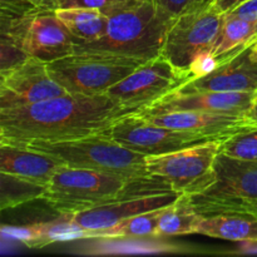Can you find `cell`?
<instances>
[{"mask_svg":"<svg viewBox=\"0 0 257 257\" xmlns=\"http://www.w3.org/2000/svg\"><path fill=\"white\" fill-rule=\"evenodd\" d=\"M137 113L105 94L67 93L35 104L0 110V143L62 141L99 133L124 115Z\"/></svg>","mask_w":257,"mask_h":257,"instance_id":"1","label":"cell"},{"mask_svg":"<svg viewBox=\"0 0 257 257\" xmlns=\"http://www.w3.org/2000/svg\"><path fill=\"white\" fill-rule=\"evenodd\" d=\"M175 19L155 0H143L108 18L107 30L99 39L74 40V52L107 53L147 62L162 54L166 37Z\"/></svg>","mask_w":257,"mask_h":257,"instance_id":"2","label":"cell"},{"mask_svg":"<svg viewBox=\"0 0 257 257\" xmlns=\"http://www.w3.org/2000/svg\"><path fill=\"white\" fill-rule=\"evenodd\" d=\"M24 147L43 152L74 168L99 171L130 181L153 177L146 155L130 150L103 132L62 141H33Z\"/></svg>","mask_w":257,"mask_h":257,"instance_id":"3","label":"cell"},{"mask_svg":"<svg viewBox=\"0 0 257 257\" xmlns=\"http://www.w3.org/2000/svg\"><path fill=\"white\" fill-rule=\"evenodd\" d=\"M130 182L110 173L63 165L48 183L42 200L60 215H73L127 198Z\"/></svg>","mask_w":257,"mask_h":257,"instance_id":"4","label":"cell"},{"mask_svg":"<svg viewBox=\"0 0 257 257\" xmlns=\"http://www.w3.org/2000/svg\"><path fill=\"white\" fill-rule=\"evenodd\" d=\"M148 62V60H147ZM146 60L107 53L74 52L48 63L52 77L70 94H105Z\"/></svg>","mask_w":257,"mask_h":257,"instance_id":"5","label":"cell"},{"mask_svg":"<svg viewBox=\"0 0 257 257\" xmlns=\"http://www.w3.org/2000/svg\"><path fill=\"white\" fill-rule=\"evenodd\" d=\"M221 141H210L163 155L146 156V167L153 177L165 181L180 195L205 192L215 181V161Z\"/></svg>","mask_w":257,"mask_h":257,"instance_id":"6","label":"cell"},{"mask_svg":"<svg viewBox=\"0 0 257 257\" xmlns=\"http://www.w3.org/2000/svg\"><path fill=\"white\" fill-rule=\"evenodd\" d=\"M223 17L212 4L198 5L182 13L171 25L162 57L187 72L191 62L205 52H213L220 38Z\"/></svg>","mask_w":257,"mask_h":257,"instance_id":"7","label":"cell"},{"mask_svg":"<svg viewBox=\"0 0 257 257\" xmlns=\"http://www.w3.org/2000/svg\"><path fill=\"white\" fill-rule=\"evenodd\" d=\"M191 79L190 73L178 69L160 55L140 65L127 78L108 89L105 95L128 109L140 112Z\"/></svg>","mask_w":257,"mask_h":257,"instance_id":"8","label":"cell"},{"mask_svg":"<svg viewBox=\"0 0 257 257\" xmlns=\"http://www.w3.org/2000/svg\"><path fill=\"white\" fill-rule=\"evenodd\" d=\"M103 133L124 147L146 156L163 155L210 141H218L202 133L155 124L138 113L119 118Z\"/></svg>","mask_w":257,"mask_h":257,"instance_id":"9","label":"cell"},{"mask_svg":"<svg viewBox=\"0 0 257 257\" xmlns=\"http://www.w3.org/2000/svg\"><path fill=\"white\" fill-rule=\"evenodd\" d=\"M67 93L52 77L48 63L34 57L28 55L17 64L2 69L0 110L27 107Z\"/></svg>","mask_w":257,"mask_h":257,"instance_id":"10","label":"cell"},{"mask_svg":"<svg viewBox=\"0 0 257 257\" xmlns=\"http://www.w3.org/2000/svg\"><path fill=\"white\" fill-rule=\"evenodd\" d=\"M257 98V92H178L173 90L157 102L141 109L140 114L155 115L180 110L247 114Z\"/></svg>","mask_w":257,"mask_h":257,"instance_id":"11","label":"cell"},{"mask_svg":"<svg viewBox=\"0 0 257 257\" xmlns=\"http://www.w3.org/2000/svg\"><path fill=\"white\" fill-rule=\"evenodd\" d=\"M142 117L162 127L202 133L218 141H223L236 133L255 127V123L247 117V114L233 113L180 110Z\"/></svg>","mask_w":257,"mask_h":257,"instance_id":"12","label":"cell"},{"mask_svg":"<svg viewBox=\"0 0 257 257\" xmlns=\"http://www.w3.org/2000/svg\"><path fill=\"white\" fill-rule=\"evenodd\" d=\"M22 49L29 57L52 63L74 53V38L54 10L40 12L25 29Z\"/></svg>","mask_w":257,"mask_h":257,"instance_id":"13","label":"cell"},{"mask_svg":"<svg viewBox=\"0 0 257 257\" xmlns=\"http://www.w3.org/2000/svg\"><path fill=\"white\" fill-rule=\"evenodd\" d=\"M252 47V45H251ZM251 47L223 60L216 70L187 82L178 92H257V62L251 57Z\"/></svg>","mask_w":257,"mask_h":257,"instance_id":"14","label":"cell"},{"mask_svg":"<svg viewBox=\"0 0 257 257\" xmlns=\"http://www.w3.org/2000/svg\"><path fill=\"white\" fill-rule=\"evenodd\" d=\"M215 181L200 196L217 200H257V161L218 153Z\"/></svg>","mask_w":257,"mask_h":257,"instance_id":"15","label":"cell"},{"mask_svg":"<svg viewBox=\"0 0 257 257\" xmlns=\"http://www.w3.org/2000/svg\"><path fill=\"white\" fill-rule=\"evenodd\" d=\"M180 196V193L166 192L143 196V197L123 198V200L113 201L105 205L73 213L72 216L75 222L79 223L85 230H102L132 216L167 207L171 203L175 202Z\"/></svg>","mask_w":257,"mask_h":257,"instance_id":"16","label":"cell"},{"mask_svg":"<svg viewBox=\"0 0 257 257\" xmlns=\"http://www.w3.org/2000/svg\"><path fill=\"white\" fill-rule=\"evenodd\" d=\"M63 166L57 158L24 146L0 143V173L45 186Z\"/></svg>","mask_w":257,"mask_h":257,"instance_id":"17","label":"cell"},{"mask_svg":"<svg viewBox=\"0 0 257 257\" xmlns=\"http://www.w3.org/2000/svg\"><path fill=\"white\" fill-rule=\"evenodd\" d=\"M196 233L236 242L255 241L257 240V216L241 213L201 215Z\"/></svg>","mask_w":257,"mask_h":257,"instance_id":"18","label":"cell"},{"mask_svg":"<svg viewBox=\"0 0 257 257\" xmlns=\"http://www.w3.org/2000/svg\"><path fill=\"white\" fill-rule=\"evenodd\" d=\"M200 218L201 215L192 205L190 196L181 195L158 213L156 238L196 233Z\"/></svg>","mask_w":257,"mask_h":257,"instance_id":"19","label":"cell"},{"mask_svg":"<svg viewBox=\"0 0 257 257\" xmlns=\"http://www.w3.org/2000/svg\"><path fill=\"white\" fill-rule=\"evenodd\" d=\"M55 15L67 27L75 42H94L107 30L108 18L97 9L90 8H58Z\"/></svg>","mask_w":257,"mask_h":257,"instance_id":"20","label":"cell"},{"mask_svg":"<svg viewBox=\"0 0 257 257\" xmlns=\"http://www.w3.org/2000/svg\"><path fill=\"white\" fill-rule=\"evenodd\" d=\"M257 42V22L240 19L230 14L223 17V25L213 54L221 62L235 57Z\"/></svg>","mask_w":257,"mask_h":257,"instance_id":"21","label":"cell"},{"mask_svg":"<svg viewBox=\"0 0 257 257\" xmlns=\"http://www.w3.org/2000/svg\"><path fill=\"white\" fill-rule=\"evenodd\" d=\"M162 210V208H161ZM161 210L151 211V212L141 213L132 216L125 220L119 221L110 227L102 230L88 231V238L95 240H123V238H156V228H157V217Z\"/></svg>","mask_w":257,"mask_h":257,"instance_id":"22","label":"cell"},{"mask_svg":"<svg viewBox=\"0 0 257 257\" xmlns=\"http://www.w3.org/2000/svg\"><path fill=\"white\" fill-rule=\"evenodd\" d=\"M0 186H2V196H0L2 210L17 207L35 198H42L47 188L45 186L13 177L5 173H0Z\"/></svg>","mask_w":257,"mask_h":257,"instance_id":"23","label":"cell"},{"mask_svg":"<svg viewBox=\"0 0 257 257\" xmlns=\"http://www.w3.org/2000/svg\"><path fill=\"white\" fill-rule=\"evenodd\" d=\"M42 235V248L54 242L88 238V231L75 222L72 215H60L57 220L39 222Z\"/></svg>","mask_w":257,"mask_h":257,"instance_id":"24","label":"cell"},{"mask_svg":"<svg viewBox=\"0 0 257 257\" xmlns=\"http://www.w3.org/2000/svg\"><path fill=\"white\" fill-rule=\"evenodd\" d=\"M220 152L240 160L257 161V125L221 141Z\"/></svg>","mask_w":257,"mask_h":257,"instance_id":"25","label":"cell"},{"mask_svg":"<svg viewBox=\"0 0 257 257\" xmlns=\"http://www.w3.org/2000/svg\"><path fill=\"white\" fill-rule=\"evenodd\" d=\"M58 8H90L97 9L107 17H113L125 9L135 7L138 0H57ZM57 8V9H58Z\"/></svg>","mask_w":257,"mask_h":257,"instance_id":"26","label":"cell"},{"mask_svg":"<svg viewBox=\"0 0 257 257\" xmlns=\"http://www.w3.org/2000/svg\"><path fill=\"white\" fill-rule=\"evenodd\" d=\"M2 236L9 240L19 241L30 248H42V235L39 223L28 226H2Z\"/></svg>","mask_w":257,"mask_h":257,"instance_id":"27","label":"cell"},{"mask_svg":"<svg viewBox=\"0 0 257 257\" xmlns=\"http://www.w3.org/2000/svg\"><path fill=\"white\" fill-rule=\"evenodd\" d=\"M221 59L218 57H216L212 52H205L201 53L200 55L195 58V59L191 62L190 67H188L187 72L190 73L191 78L193 79H197V78L205 77V75L210 74L213 70H216L218 68V65L221 64Z\"/></svg>","mask_w":257,"mask_h":257,"instance_id":"28","label":"cell"},{"mask_svg":"<svg viewBox=\"0 0 257 257\" xmlns=\"http://www.w3.org/2000/svg\"><path fill=\"white\" fill-rule=\"evenodd\" d=\"M171 17L177 18L182 13L201 5V0H155Z\"/></svg>","mask_w":257,"mask_h":257,"instance_id":"29","label":"cell"},{"mask_svg":"<svg viewBox=\"0 0 257 257\" xmlns=\"http://www.w3.org/2000/svg\"><path fill=\"white\" fill-rule=\"evenodd\" d=\"M226 14L248 20V22H257V0H245Z\"/></svg>","mask_w":257,"mask_h":257,"instance_id":"30","label":"cell"},{"mask_svg":"<svg viewBox=\"0 0 257 257\" xmlns=\"http://www.w3.org/2000/svg\"><path fill=\"white\" fill-rule=\"evenodd\" d=\"M245 0H213L211 4L213 5L217 12H220L221 14H226V13L231 12L232 9H235L238 4H241Z\"/></svg>","mask_w":257,"mask_h":257,"instance_id":"31","label":"cell"},{"mask_svg":"<svg viewBox=\"0 0 257 257\" xmlns=\"http://www.w3.org/2000/svg\"><path fill=\"white\" fill-rule=\"evenodd\" d=\"M247 117L250 118V119L252 120L253 123H255L257 120V98L255 99V102H253V104L251 105L250 109H248Z\"/></svg>","mask_w":257,"mask_h":257,"instance_id":"32","label":"cell"},{"mask_svg":"<svg viewBox=\"0 0 257 257\" xmlns=\"http://www.w3.org/2000/svg\"><path fill=\"white\" fill-rule=\"evenodd\" d=\"M251 57H252L253 60L257 62V42L251 47Z\"/></svg>","mask_w":257,"mask_h":257,"instance_id":"33","label":"cell"},{"mask_svg":"<svg viewBox=\"0 0 257 257\" xmlns=\"http://www.w3.org/2000/svg\"><path fill=\"white\" fill-rule=\"evenodd\" d=\"M213 0H201V5H208V4H211Z\"/></svg>","mask_w":257,"mask_h":257,"instance_id":"34","label":"cell"},{"mask_svg":"<svg viewBox=\"0 0 257 257\" xmlns=\"http://www.w3.org/2000/svg\"><path fill=\"white\" fill-rule=\"evenodd\" d=\"M255 125H257V120H256V122H255Z\"/></svg>","mask_w":257,"mask_h":257,"instance_id":"35","label":"cell"},{"mask_svg":"<svg viewBox=\"0 0 257 257\" xmlns=\"http://www.w3.org/2000/svg\"><path fill=\"white\" fill-rule=\"evenodd\" d=\"M138 2H143V0H138Z\"/></svg>","mask_w":257,"mask_h":257,"instance_id":"36","label":"cell"},{"mask_svg":"<svg viewBox=\"0 0 257 257\" xmlns=\"http://www.w3.org/2000/svg\"><path fill=\"white\" fill-rule=\"evenodd\" d=\"M57 5H58V3H57Z\"/></svg>","mask_w":257,"mask_h":257,"instance_id":"37","label":"cell"}]
</instances>
